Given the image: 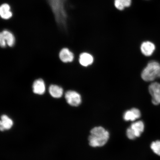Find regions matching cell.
I'll use <instances>...</instances> for the list:
<instances>
[{"instance_id": "obj_16", "label": "cell", "mask_w": 160, "mask_h": 160, "mask_svg": "<svg viewBox=\"0 0 160 160\" xmlns=\"http://www.w3.org/2000/svg\"><path fill=\"white\" fill-rule=\"evenodd\" d=\"M132 0H115L114 5L116 8L122 11L131 5Z\"/></svg>"}, {"instance_id": "obj_14", "label": "cell", "mask_w": 160, "mask_h": 160, "mask_svg": "<svg viewBox=\"0 0 160 160\" xmlns=\"http://www.w3.org/2000/svg\"><path fill=\"white\" fill-rule=\"evenodd\" d=\"M1 119V121L0 122V129L1 131H4L5 130H9L12 127V120L7 115H2Z\"/></svg>"}, {"instance_id": "obj_4", "label": "cell", "mask_w": 160, "mask_h": 160, "mask_svg": "<svg viewBox=\"0 0 160 160\" xmlns=\"http://www.w3.org/2000/svg\"><path fill=\"white\" fill-rule=\"evenodd\" d=\"M144 124L142 121L135 122L127 130V137L130 139H134L141 136L144 130Z\"/></svg>"}, {"instance_id": "obj_17", "label": "cell", "mask_w": 160, "mask_h": 160, "mask_svg": "<svg viewBox=\"0 0 160 160\" xmlns=\"http://www.w3.org/2000/svg\"><path fill=\"white\" fill-rule=\"evenodd\" d=\"M151 148L156 154L160 156V141L153 142L151 145Z\"/></svg>"}, {"instance_id": "obj_2", "label": "cell", "mask_w": 160, "mask_h": 160, "mask_svg": "<svg viewBox=\"0 0 160 160\" xmlns=\"http://www.w3.org/2000/svg\"><path fill=\"white\" fill-rule=\"evenodd\" d=\"M91 134L89 137V143L93 147L105 145L109 138V132L101 127L93 128L91 130Z\"/></svg>"}, {"instance_id": "obj_11", "label": "cell", "mask_w": 160, "mask_h": 160, "mask_svg": "<svg viewBox=\"0 0 160 160\" xmlns=\"http://www.w3.org/2000/svg\"><path fill=\"white\" fill-rule=\"evenodd\" d=\"M33 92L35 94H43L46 89L44 82L41 79L36 80L33 83Z\"/></svg>"}, {"instance_id": "obj_10", "label": "cell", "mask_w": 160, "mask_h": 160, "mask_svg": "<svg viewBox=\"0 0 160 160\" xmlns=\"http://www.w3.org/2000/svg\"><path fill=\"white\" fill-rule=\"evenodd\" d=\"M0 15L2 19L8 20L12 17L13 13L11 7L8 4H2L0 7Z\"/></svg>"}, {"instance_id": "obj_5", "label": "cell", "mask_w": 160, "mask_h": 160, "mask_svg": "<svg viewBox=\"0 0 160 160\" xmlns=\"http://www.w3.org/2000/svg\"><path fill=\"white\" fill-rule=\"evenodd\" d=\"M15 42V36L9 30H4L0 33V45L2 48H5L7 45L12 47Z\"/></svg>"}, {"instance_id": "obj_7", "label": "cell", "mask_w": 160, "mask_h": 160, "mask_svg": "<svg viewBox=\"0 0 160 160\" xmlns=\"http://www.w3.org/2000/svg\"><path fill=\"white\" fill-rule=\"evenodd\" d=\"M65 98L68 103L73 107H78L81 103V95L77 92L73 91H68L66 92Z\"/></svg>"}, {"instance_id": "obj_1", "label": "cell", "mask_w": 160, "mask_h": 160, "mask_svg": "<svg viewBox=\"0 0 160 160\" xmlns=\"http://www.w3.org/2000/svg\"><path fill=\"white\" fill-rule=\"evenodd\" d=\"M67 0H48L54 15L56 21L61 27L65 28L67 24V14L66 9Z\"/></svg>"}, {"instance_id": "obj_12", "label": "cell", "mask_w": 160, "mask_h": 160, "mask_svg": "<svg viewBox=\"0 0 160 160\" xmlns=\"http://www.w3.org/2000/svg\"><path fill=\"white\" fill-rule=\"evenodd\" d=\"M59 58L63 62L67 63L73 61L74 55L68 49L64 48L60 52Z\"/></svg>"}, {"instance_id": "obj_9", "label": "cell", "mask_w": 160, "mask_h": 160, "mask_svg": "<svg viewBox=\"0 0 160 160\" xmlns=\"http://www.w3.org/2000/svg\"><path fill=\"white\" fill-rule=\"evenodd\" d=\"M141 113L138 109L133 108L128 110L123 115V119L125 121H134L141 117Z\"/></svg>"}, {"instance_id": "obj_15", "label": "cell", "mask_w": 160, "mask_h": 160, "mask_svg": "<svg viewBox=\"0 0 160 160\" xmlns=\"http://www.w3.org/2000/svg\"><path fill=\"white\" fill-rule=\"evenodd\" d=\"M49 91L50 95L55 98H61L63 93V89L57 85L50 86Z\"/></svg>"}, {"instance_id": "obj_13", "label": "cell", "mask_w": 160, "mask_h": 160, "mask_svg": "<svg viewBox=\"0 0 160 160\" xmlns=\"http://www.w3.org/2000/svg\"><path fill=\"white\" fill-rule=\"evenodd\" d=\"M93 56L89 53H82L79 56V63L83 67H87L91 65L93 63Z\"/></svg>"}, {"instance_id": "obj_3", "label": "cell", "mask_w": 160, "mask_h": 160, "mask_svg": "<svg viewBox=\"0 0 160 160\" xmlns=\"http://www.w3.org/2000/svg\"><path fill=\"white\" fill-rule=\"evenodd\" d=\"M141 78L146 82H152L160 78V63L157 61H151L142 72Z\"/></svg>"}, {"instance_id": "obj_8", "label": "cell", "mask_w": 160, "mask_h": 160, "mask_svg": "<svg viewBox=\"0 0 160 160\" xmlns=\"http://www.w3.org/2000/svg\"><path fill=\"white\" fill-rule=\"evenodd\" d=\"M155 49L154 44L150 41L143 42L141 46V52L146 57H150L152 55Z\"/></svg>"}, {"instance_id": "obj_6", "label": "cell", "mask_w": 160, "mask_h": 160, "mask_svg": "<svg viewBox=\"0 0 160 160\" xmlns=\"http://www.w3.org/2000/svg\"><path fill=\"white\" fill-rule=\"evenodd\" d=\"M148 89L152 97V103L155 105L160 104V83L157 82L151 83Z\"/></svg>"}]
</instances>
